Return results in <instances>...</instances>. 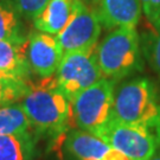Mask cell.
<instances>
[{
  "label": "cell",
  "instance_id": "1",
  "mask_svg": "<svg viewBox=\"0 0 160 160\" xmlns=\"http://www.w3.org/2000/svg\"><path fill=\"white\" fill-rule=\"evenodd\" d=\"M30 122L38 133L61 135L71 118V102L58 88L55 75L40 82H29V92L20 100Z\"/></svg>",
  "mask_w": 160,
  "mask_h": 160
},
{
  "label": "cell",
  "instance_id": "2",
  "mask_svg": "<svg viewBox=\"0 0 160 160\" xmlns=\"http://www.w3.org/2000/svg\"><path fill=\"white\" fill-rule=\"evenodd\" d=\"M112 118L148 132L160 143V100L148 78L138 77L119 87Z\"/></svg>",
  "mask_w": 160,
  "mask_h": 160
},
{
  "label": "cell",
  "instance_id": "3",
  "mask_svg": "<svg viewBox=\"0 0 160 160\" xmlns=\"http://www.w3.org/2000/svg\"><path fill=\"white\" fill-rule=\"evenodd\" d=\"M96 57L103 76L109 80H121L141 70V48L135 26L112 30L96 46Z\"/></svg>",
  "mask_w": 160,
  "mask_h": 160
},
{
  "label": "cell",
  "instance_id": "4",
  "mask_svg": "<svg viewBox=\"0 0 160 160\" xmlns=\"http://www.w3.org/2000/svg\"><path fill=\"white\" fill-rule=\"evenodd\" d=\"M115 81L103 77L71 101V119L81 131L96 134L113 115Z\"/></svg>",
  "mask_w": 160,
  "mask_h": 160
},
{
  "label": "cell",
  "instance_id": "5",
  "mask_svg": "<svg viewBox=\"0 0 160 160\" xmlns=\"http://www.w3.org/2000/svg\"><path fill=\"white\" fill-rule=\"evenodd\" d=\"M96 57V48L63 55L55 78L58 88L71 102L78 94L102 80Z\"/></svg>",
  "mask_w": 160,
  "mask_h": 160
},
{
  "label": "cell",
  "instance_id": "6",
  "mask_svg": "<svg viewBox=\"0 0 160 160\" xmlns=\"http://www.w3.org/2000/svg\"><path fill=\"white\" fill-rule=\"evenodd\" d=\"M101 23L95 10L83 0L72 1V11L68 24L56 34L63 55L92 50L97 46L101 34Z\"/></svg>",
  "mask_w": 160,
  "mask_h": 160
},
{
  "label": "cell",
  "instance_id": "7",
  "mask_svg": "<svg viewBox=\"0 0 160 160\" xmlns=\"http://www.w3.org/2000/svg\"><path fill=\"white\" fill-rule=\"evenodd\" d=\"M95 135L131 160H151L160 146L159 141L148 132L123 123L114 118Z\"/></svg>",
  "mask_w": 160,
  "mask_h": 160
},
{
  "label": "cell",
  "instance_id": "8",
  "mask_svg": "<svg viewBox=\"0 0 160 160\" xmlns=\"http://www.w3.org/2000/svg\"><path fill=\"white\" fill-rule=\"evenodd\" d=\"M28 59L31 70L42 78L56 74L63 51L56 34L34 31L28 37Z\"/></svg>",
  "mask_w": 160,
  "mask_h": 160
},
{
  "label": "cell",
  "instance_id": "9",
  "mask_svg": "<svg viewBox=\"0 0 160 160\" xmlns=\"http://www.w3.org/2000/svg\"><path fill=\"white\" fill-rule=\"evenodd\" d=\"M65 146L78 160H131L96 135L81 129L68 132Z\"/></svg>",
  "mask_w": 160,
  "mask_h": 160
},
{
  "label": "cell",
  "instance_id": "10",
  "mask_svg": "<svg viewBox=\"0 0 160 160\" xmlns=\"http://www.w3.org/2000/svg\"><path fill=\"white\" fill-rule=\"evenodd\" d=\"M92 8L106 30L137 26L142 11L140 0H97Z\"/></svg>",
  "mask_w": 160,
  "mask_h": 160
},
{
  "label": "cell",
  "instance_id": "11",
  "mask_svg": "<svg viewBox=\"0 0 160 160\" xmlns=\"http://www.w3.org/2000/svg\"><path fill=\"white\" fill-rule=\"evenodd\" d=\"M26 49L28 39L0 42V70L12 78L29 82L32 70Z\"/></svg>",
  "mask_w": 160,
  "mask_h": 160
},
{
  "label": "cell",
  "instance_id": "12",
  "mask_svg": "<svg viewBox=\"0 0 160 160\" xmlns=\"http://www.w3.org/2000/svg\"><path fill=\"white\" fill-rule=\"evenodd\" d=\"M74 0H49L44 10L33 19L36 30L50 34L59 33L68 24Z\"/></svg>",
  "mask_w": 160,
  "mask_h": 160
},
{
  "label": "cell",
  "instance_id": "13",
  "mask_svg": "<svg viewBox=\"0 0 160 160\" xmlns=\"http://www.w3.org/2000/svg\"><path fill=\"white\" fill-rule=\"evenodd\" d=\"M37 138L32 132L14 135L0 134V160H33Z\"/></svg>",
  "mask_w": 160,
  "mask_h": 160
},
{
  "label": "cell",
  "instance_id": "14",
  "mask_svg": "<svg viewBox=\"0 0 160 160\" xmlns=\"http://www.w3.org/2000/svg\"><path fill=\"white\" fill-rule=\"evenodd\" d=\"M31 129L32 125L20 102L0 107V134H24L31 132Z\"/></svg>",
  "mask_w": 160,
  "mask_h": 160
},
{
  "label": "cell",
  "instance_id": "15",
  "mask_svg": "<svg viewBox=\"0 0 160 160\" xmlns=\"http://www.w3.org/2000/svg\"><path fill=\"white\" fill-rule=\"evenodd\" d=\"M20 17L12 0H0V42L28 39Z\"/></svg>",
  "mask_w": 160,
  "mask_h": 160
},
{
  "label": "cell",
  "instance_id": "16",
  "mask_svg": "<svg viewBox=\"0 0 160 160\" xmlns=\"http://www.w3.org/2000/svg\"><path fill=\"white\" fill-rule=\"evenodd\" d=\"M29 82L17 78H0V107L20 101L29 92Z\"/></svg>",
  "mask_w": 160,
  "mask_h": 160
},
{
  "label": "cell",
  "instance_id": "17",
  "mask_svg": "<svg viewBox=\"0 0 160 160\" xmlns=\"http://www.w3.org/2000/svg\"><path fill=\"white\" fill-rule=\"evenodd\" d=\"M142 45L151 67L160 76V18L153 23V30L143 36Z\"/></svg>",
  "mask_w": 160,
  "mask_h": 160
},
{
  "label": "cell",
  "instance_id": "18",
  "mask_svg": "<svg viewBox=\"0 0 160 160\" xmlns=\"http://www.w3.org/2000/svg\"><path fill=\"white\" fill-rule=\"evenodd\" d=\"M20 16L25 19L33 20L44 10L49 0H12Z\"/></svg>",
  "mask_w": 160,
  "mask_h": 160
},
{
  "label": "cell",
  "instance_id": "19",
  "mask_svg": "<svg viewBox=\"0 0 160 160\" xmlns=\"http://www.w3.org/2000/svg\"><path fill=\"white\" fill-rule=\"evenodd\" d=\"M142 11L149 23H155L160 18V0H151L147 7Z\"/></svg>",
  "mask_w": 160,
  "mask_h": 160
},
{
  "label": "cell",
  "instance_id": "20",
  "mask_svg": "<svg viewBox=\"0 0 160 160\" xmlns=\"http://www.w3.org/2000/svg\"><path fill=\"white\" fill-rule=\"evenodd\" d=\"M83 1H84V2H86L87 5H89V6H94L95 5V4H96L97 2V0H83Z\"/></svg>",
  "mask_w": 160,
  "mask_h": 160
},
{
  "label": "cell",
  "instance_id": "21",
  "mask_svg": "<svg viewBox=\"0 0 160 160\" xmlns=\"http://www.w3.org/2000/svg\"><path fill=\"white\" fill-rule=\"evenodd\" d=\"M0 78H12V77H10L8 75H6L5 72H2V71L0 70Z\"/></svg>",
  "mask_w": 160,
  "mask_h": 160
},
{
  "label": "cell",
  "instance_id": "22",
  "mask_svg": "<svg viewBox=\"0 0 160 160\" xmlns=\"http://www.w3.org/2000/svg\"><path fill=\"white\" fill-rule=\"evenodd\" d=\"M151 160H160V157H155V158H152Z\"/></svg>",
  "mask_w": 160,
  "mask_h": 160
}]
</instances>
